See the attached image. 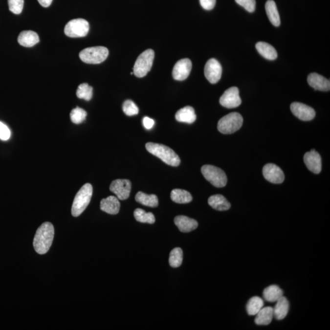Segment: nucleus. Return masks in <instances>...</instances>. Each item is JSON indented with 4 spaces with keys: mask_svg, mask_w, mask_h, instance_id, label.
<instances>
[{
    "mask_svg": "<svg viewBox=\"0 0 330 330\" xmlns=\"http://www.w3.org/2000/svg\"><path fill=\"white\" fill-rule=\"evenodd\" d=\"M183 251L180 248H176L171 251L169 263L173 268H177L182 265Z\"/></svg>",
    "mask_w": 330,
    "mask_h": 330,
    "instance_id": "nucleus-31",
    "label": "nucleus"
},
{
    "mask_svg": "<svg viewBox=\"0 0 330 330\" xmlns=\"http://www.w3.org/2000/svg\"><path fill=\"white\" fill-rule=\"evenodd\" d=\"M243 119L238 112H231L220 119L218 130L223 134H231L241 128Z\"/></svg>",
    "mask_w": 330,
    "mask_h": 330,
    "instance_id": "nucleus-4",
    "label": "nucleus"
},
{
    "mask_svg": "<svg viewBox=\"0 0 330 330\" xmlns=\"http://www.w3.org/2000/svg\"><path fill=\"white\" fill-rule=\"evenodd\" d=\"M176 119L178 122L192 124L197 119L194 109L190 106H187L178 110L176 114Z\"/></svg>",
    "mask_w": 330,
    "mask_h": 330,
    "instance_id": "nucleus-22",
    "label": "nucleus"
},
{
    "mask_svg": "<svg viewBox=\"0 0 330 330\" xmlns=\"http://www.w3.org/2000/svg\"><path fill=\"white\" fill-rule=\"evenodd\" d=\"M273 316L276 319L281 320L285 319L289 310V302L287 298L281 297L276 302L275 307L273 308Z\"/></svg>",
    "mask_w": 330,
    "mask_h": 330,
    "instance_id": "nucleus-19",
    "label": "nucleus"
},
{
    "mask_svg": "<svg viewBox=\"0 0 330 330\" xmlns=\"http://www.w3.org/2000/svg\"><path fill=\"white\" fill-rule=\"evenodd\" d=\"M265 11L269 21L275 26H279L281 24L280 14L275 2L273 0H268L265 4Z\"/></svg>",
    "mask_w": 330,
    "mask_h": 330,
    "instance_id": "nucleus-24",
    "label": "nucleus"
},
{
    "mask_svg": "<svg viewBox=\"0 0 330 330\" xmlns=\"http://www.w3.org/2000/svg\"><path fill=\"white\" fill-rule=\"evenodd\" d=\"M235 1L249 12H253L255 11L256 0H235Z\"/></svg>",
    "mask_w": 330,
    "mask_h": 330,
    "instance_id": "nucleus-36",
    "label": "nucleus"
},
{
    "mask_svg": "<svg viewBox=\"0 0 330 330\" xmlns=\"http://www.w3.org/2000/svg\"><path fill=\"white\" fill-rule=\"evenodd\" d=\"M256 48L259 54L268 60H275L278 57L277 51L270 44L265 42H258Z\"/></svg>",
    "mask_w": 330,
    "mask_h": 330,
    "instance_id": "nucleus-21",
    "label": "nucleus"
},
{
    "mask_svg": "<svg viewBox=\"0 0 330 330\" xmlns=\"http://www.w3.org/2000/svg\"><path fill=\"white\" fill-rule=\"evenodd\" d=\"M264 300L259 297H253L249 300L246 305V311L249 315H256L264 307Z\"/></svg>",
    "mask_w": 330,
    "mask_h": 330,
    "instance_id": "nucleus-29",
    "label": "nucleus"
},
{
    "mask_svg": "<svg viewBox=\"0 0 330 330\" xmlns=\"http://www.w3.org/2000/svg\"><path fill=\"white\" fill-rule=\"evenodd\" d=\"M24 0H8L10 11L15 14H20L23 8Z\"/></svg>",
    "mask_w": 330,
    "mask_h": 330,
    "instance_id": "nucleus-35",
    "label": "nucleus"
},
{
    "mask_svg": "<svg viewBox=\"0 0 330 330\" xmlns=\"http://www.w3.org/2000/svg\"><path fill=\"white\" fill-rule=\"evenodd\" d=\"M39 4L44 7H48L50 6L53 0H38Z\"/></svg>",
    "mask_w": 330,
    "mask_h": 330,
    "instance_id": "nucleus-40",
    "label": "nucleus"
},
{
    "mask_svg": "<svg viewBox=\"0 0 330 330\" xmlns=\"http://www.w3.org/2000/svg\"><path fill=\"white\" fill-rule=\"evenodd\" d=\"M283 296V291L276 285H271L266 287L263 292L264 299L268 302H276Z\"/></svg>",
    "mask_w": 330,
    "mask_h": 330,
    "instance_id": "nucleus-26",
    "label": "nucleus"
},
{
    "mask_svg": "<svg viewBox=\"0 0 330 330\" xmlns=\"http://www.w3.org/2000/svg\"><path fill=\"white\" fill-rule=\"evenodd\" d=\"M208 203L213 209L219 211H225L231 208V204L228 200L221 195L211 196L208 199Z\"/></svg>",
    "mask_w": 330,
    "mask_h": 330,
    "instance_id": "nucleus-23",
    "label": "nucleus"
},
{
    "mask_svg": "<svg viewBox=\"0 0 330 330\" xmlns=\"http://www.w3.org/2000/svg\"><path fill=\"white\" fill-rule=\"evenodd\" d=\"M109 54L108 48L98 46L84 49L80 51L79 56L81 60L85 63L96 65L104 62Z\"/></svg>",
    "mask_w": 330,
    "mask_h": 330,
    "instance_id": "nucleus-5",
    "label": "nucleus"
},
{
    "mask_svg": "<svg viewBox=\"0 0 330 330\" xmlns=\"http://www.w3.org/2000/svg\"><path fill=\"white\" fill-rule=\"evenodd\" d=\"M290 110L296 117L303 121H311L315 116L314 110L302 103H292L290 105Z\"/></svg>",
    "mask_w": 330,
    "mask_h": 330,
    "instance_id": "nucleus-12",
    "label": "nucleus"
},
{
    "mask_svg": "<svg viewBox=\"0 0 330 330\" xmlns=\"http://www.w3.org/2000/svg\"><path fill=\"white\" fill-rule=\"evenodd\" d=\"M256 315L254 321L257 325H268L272 321L274 317L273 308L263 307Z\"/></svg>",
    "mask_w": 330,
    "mask_h": 330,
    "instance_id": "nucleus-25",
    "label": "nucleus"
},
{
    "mask_svg": "<svg viewBox=\"0 0 330 330\" xmlns=\"http://www.w3.org/2000/svg\"><path fill=\"white\" fill-rule=\"evenodd\" d=\"M135 200L136 202L141 204L151 207H156L158 205L157 197L155 195H147L143 192H139L136 195Z\"/></svg>",
    "mask_w": 330,
    "mask_h": 330,
    "instance_id": "nucleus-27",
    "label": "nucleus"
},
{
    "mask_svg": "<svg viewBox=\"0 0 330 330\" xmlns=\"http://www.w3.org/2000/svg\"><path fill=\"white\" fill-rule=\"evenodd\" d=\"M192 68V63L189 59L185 58L178 61L174 66L173 77L174 79L183 81L187 79Z\"/></svg>",
    "mask_w": 330,
    "mask_h": 330,
    "instance_id": "nucleus-14",
    "label": "nucleus"
},
{
    "mask_svg": "<svg viewBox=\"0 0 330 330\" xmlns=\"http://www.w3.org/2000/svg\"><path fill=\"white\" fill-rule=\"evenodd\" d=\"M304 161L308 170L314 174H319L322 170V158L320 154L312 149L305 154Z\"/></svg>",
    "mask_w": 330,
    "mask_h": 330,
    "instance_id": "nucleus-15",
    "label": "nucleus"
},
{
    "mask_svg": "<svg viewBox=\"0 0 330 330\" xmlns=\"http://www.w3.org/2000/svg\"><path fill=\"white\" fill-rule=\"evenodd\" d=\"M175 223L180 231L185 233L194 231L198 226V222L195 220L183 215L176 217Z\"/></svg>",
    "mask_w": 330,
    "mask_h": 330,
    "instance_id": "nucleus-18",
    "label": "nucleus"
},
{
    "mask_svg": "<svg viewBox=\"0 0 330 330\" xmlns=\"http://www.w3.org/2000/svg\"><path fill=\"white\" fill-rule=\"evenodd\" d=\"M11 136V131L6 125L0 121V139L7 141Z\"/></svg>",
    "mask_w": 330,
    "mask_h": 330,
    "instance_id": "nucleus-37",
    "label": "nucleus"
},
{
    "mask_svg": "<svg viewBox=\"0 0 330 330\" xmlns=\"http://www.w3.org/2000/svg\"><path fill=\"white\" fill-rule=\"evenodd\" d=\"M308 83L315 90L329 91L330 89V80L317 73H310L308 75Z\"/></svg>",
    "mask_w": 330,
    "mask_h": 330,
    "instance_id": "nucleus-16",
    "label": "nucleus"
},
{
    "mask_svg": "<svg viewBox=\"0 0 330 330\" xmlns=\"http://www.w3.org/2000/svg\"><path fill=\"white\" fill-rule=\"evenodd\" d=\"M20 45L25 47H31L39 42L38 34L33 31H23L21 32L18 37Z\"/></svg>",
    "mask_w": 330,
    "mask_h": 330,
    "instance_id": "nucleus-20",
    "label": "nucleus"
},
{
    "mask_svg": "<svg viewBox=\"0 0 330 330\" xmlns=\"http://www.w3.org/2000/svg\"><path fill=\"white\" fill-rule=\"evenodd\" d=\"M220 104L227 109H234L242 104L238 88L231 87L225 90L220 99Z\"/></svg>",
    "mask_w": 330,
    "mask_h": 330,
    "instance_id": "nucleus-9",
    "label": "nucleus"
},
{
    "mask_svg": "<svg viewBox=\"0 0 330 330\" xmlns=\"http://www.w3.org/2000/svg\"><path fill=\"white\" fill-rule=\"evenodd\" d=\"M93 94L92 87L88 83H82L79 85L77 90V95L79 99L89 101L92 99Z\"/></svg>",
    "mask_w": 330,
    "mask_h": 330,
    "instance_id": "nucleus-32",
    "label": "nucleus"
},
{
    "mask_svg": "<svg viewBox=\"0 0 330 330\" xmlns=\"http://www.w3.org/2000/svg\"><path fill=\"white\" fill-rule=\"evenodd\" d=\"M201 6L205 10H212L216 4V0H199Z\"/></svg>",
    "mask_w": 330,
    "mask_h": 330,
    "instance_id": "nucleus-38",
    "label": "nucleus"
},
{
    "mask_svg": "<svg viewBox=\"0 0 330 330\" xmlns=\"http://www.w3.org/2000/svg\"><path fill=\"white\" fill-rule=\"evenodd\" d=\"M87 113L85 110L79 107L75 108L70 112V117L73 123L79 124L85 121Z\"/></svg>",
    "mask_w": 330,
    "mask_h": 330,
    "instance_id": "nucleus-33",
    "label": "nucleus"
},
{
    "mask_svg": "<svg viewBox=\"0 0 330 330\" xmlns=\"http://www.w3.org/2000/svg\"><path fill=\"white\" fill-rule=\"evenodd\" d=\"M89 30L88 21L83 19H73L65 26V33L70 38H82L87 35Z\"/></svg>",
    "mask_w": 330,
    "mask_h": 330,
    "instance_id": "nucleus-8",
    "label": "nucleus"
},
{
    "mask_svg": "<svg viewBox=\"0 0 330 330\" xmlns=\"http://www.w3.org/2000/svg\"><path fill=\"white\" fill-rule=\"evenodd\" d=\"M263 176L266 180L276 184L283 182L285 175L277 165L273 163L266 164L263 168Z\"/></svg>",
    "mask_w": 330,
    "mask_h": 330,
    "instance_id": "nucleus-13",
    "label": "nucleus"
},
{
    "mask_svg": "<svg viewBox=\"0 0 330 330\" xmlns=\"http://www.w3.org/2000/svg\"><path fill=\"white\" fill-rule=\"evenodd\" d=\"M201 173L205 179L215 187L222 188L226 186L227 176L221 169L215 166L206 165L202 166Z\"/></svg>",
    "mask_w": 330,
    "mask_h": 330,
    "instance_id": "nucleus-7",
    "label": "nucleus"
},
{
    "mask_svg": "<svg viewBox=\"0 0 330 330\" xmlns=\"http://www.w3.org/2000/svg\"><path fill=\"white\" fill-rule=\"evenodd\" d=\"M204 75L212 84L219 82L222 75V67L219 61L214 58L208 61L204 67Z\"/></svg>",
    "mask_w": 330,
    "mask_h": 330,
    "instance_id": "nucleus-11",
    "label": "nucleus"
},
{
    "mask_svg": "<svg viewBox=\"0 0 330 330\" xmlns=\"http://www.w3.org/2000/svg\"><path fill=\"white\" fill-rule=\"evenodd\" d=\"M132 184L131 181L127 179H117L112 181L110 185V190L116 195L119 200L128 199L131 194Z\"/></svg>",
    "mask_w": 330,
    "mask_h": 330,
    "instance_id": "nucleus-10",
    "label": "nucleus"
},
{
    "mask_svg": "<svg viewBox=\"0 0 330 330\" xmlns=\"http://www.w3.org/2000/svg\"><path fill=\"white\" fill-rule=\"evenodd\" d=\"M146 148L149 153L157 156L168 165L178 166L180 165L179 156L168 146L161 144L148 143L146 144Z\"/></svg>",
    "mask_w": 330,
    "mask_h": 330,
    "instance_id": "nucleus-2",
    "label": "nucleus"
},
{
    "mask_svg": "<svg viewBox=\"0 0 330 330\" xmlns=\"http://www.w3.org/2000/svg\"><path fill=\"white\" fill-rule=\"evenodd\" d=\"M122 110L125 114L129 116H134L138 114L139 109L136 105L131 100H127L122 105Z\"/></svg>",
    "mask_w": 330,
    "mask_h": 330,
    "instance_id": "nucleus-34",
    "label": "nucleus"
},
{
    "mask_svg": "<svg viewBox=\"0 0 330 330\" xmlns=\"http://www.w3.org/2000/svg\"><path fill=\"white\" fill-rule=\"evenodd\" d=\"M92 192V187L90 183H86L78 191L73 200L72 207V215L73 217L80 216L87 209L91 199Z\"/></svg>",
    "mask_w": 330,
    "mask_h": 330,
    "instance_id": "nucleus-3",
    "label": "nucleus"
},
{
    "mask_svg": "<svg viewBox=\"0 0 330 330\" xmlns=\"http://www.w3.org/2000/svg\"><path fill=\"white\" fill-rule=\"evenodd\" d=\"M171 198L173 201L178 204H187L193 199L189 192L182 189H174L171 193Z\"/></svg>",
    "mask_w": 330,
    "mask_h": 330,
    "instance_id": "nucleus-28",
    "label": "nucleus"
},
{
    "mask_svg": "<svg viewBox=\"0 0 330 330\" xmlns=\"http://www.w3.org/2000/svg\"><path fill=\"white\" fill-rule=\"evenodd\" d=\"M155 53L152 49L143 51L137 58L133 67V74L138 78L144 77L151 69Z\"/></svg>",
    "mask_w": 330,
    "mask_h": 330,
    "instance_id": "nucleus-6",
    "label": "nucleus"
},
{
    "mask_svg": "<svg viewBox=\"0 0 330 330\" xmlns=\"http://www.w3.org/2000/svg\"><path fill=\"white\" fill-rule=\"evenodd\" d=\"M143 123L144 127L147 130H150L153 128L154 124H155V121L153 119L150 118V117H144L143 120Z\"/></svg>",
    "mask_w": 330,
    "mask_h": 330,
    "instance_id": "nucleus-39",
    "label": "nucleus"
},
{
    "mask_svg": "<svg viewBox=\"0 0 330 330\" xmlns=\"http://www.w3.org/2000/svg\"><path fill=\"white\" fill-rule=\"evenodd\" d=\"M121 207L118 198L114 196L103 199L100 202V209L107 214L116 215L118 214Z\"/></svg>",
    "mask_w": 330,
    "mask_h": 330,
    "instance_id": "nucleus-17",
    "label": "nucleus"
},
{
    "mask_svg": "<svg viewBox=\"0 0 330 330\" xmlns=\"http://www.w3.org/2000/svg\"><path fill=\"white\" fill-rule=\"evenodd\" d=\"M134 217L136 221L143 223L154 224L155 221V217L153 213L146 212L141 209H136L134 210Z\"/></svg>",
    "mask_w": 330,
    "mask_h": 330,
    "instance_id": "nucleus-30",
    "label": "nucleus"
},
{
    "mask_svg": "<svg viewBox=\"0 0 330 330\" xmlns=\"http://www.w3.org/2000/svg\"><path fill=\"white\" fill-rule=\"evenodd\" d=\"M55 229L50 222H45L39 227L36 232L33 246L36 253L44 254L50 249L52 244Z\"/></svg>",
    "mask_w": 330,
    "mask_h": 330,
    "instance_id": "nucleus-1",
    "label": "nucleus"
}]
</instances>
